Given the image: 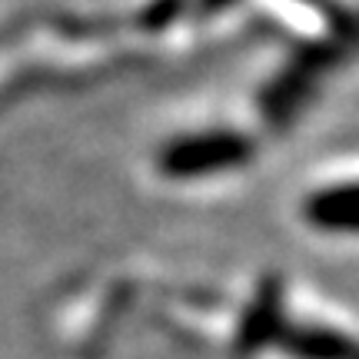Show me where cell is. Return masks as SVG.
Here are the masks:
<instances>
[{
    "label": "cell",
    "mask_w": 359,
    "mask_h": 359,
    "mask_svg": "<svg viewBox=\"0 0 359 359\" xmlns=\"http://www.w3.org/2000/svg\"><path fill=\"white\" fill-rule=\"evenodd\" d=\"M293 353L303 359H353L356 346L333 330H303L293 339Z\"/></svg>",
    "instance_id": "obj_2"
},
{
    "label": "cell",
    "mask_w": 359,
    "mask_h": 359,
    "mask_svg": "<svg viewBox=\"0 0 359 359\" xmlns=\"http://www.w3.org/2000/svg\"><path fill=\"white\" fill-rule=\"evenodd\" d=\"M306 217L323 230L359 233V183L316 193L306 203Z\"/></svg>",
    "instance_id": "obj_1"
},
{
    "label": "cell",
    "mask_w": 359,
    "mask_h": 359,
    "mask_svg": "<svg viewBox=\"0 0 359 359\" xmlns=\"http://www.w3.org/2000/svg\"><path fill=\"white\" fill-rule=\"evenodd\" d=\"M353 359H359V353H356V356H353Z\"/></svg>",
    "instance_id": "obj_4"
},
{
    "label": "cell",
    "mask_w": 359,
    "mask_h": 359,
    "mask_svg": "<svg viewBox=\"0 0 359 359\" xmlns=\"http://www.w3.org/2000/svg\"><path fill=\"white\" fill-rule=\"evenodd\" d=\"M233 143L230 140H200L180 147L177 154H170V167L173 170H210L217 163H230Z\"/></svg>",
    "instance_id": "obj_3"
}]
</instances>
